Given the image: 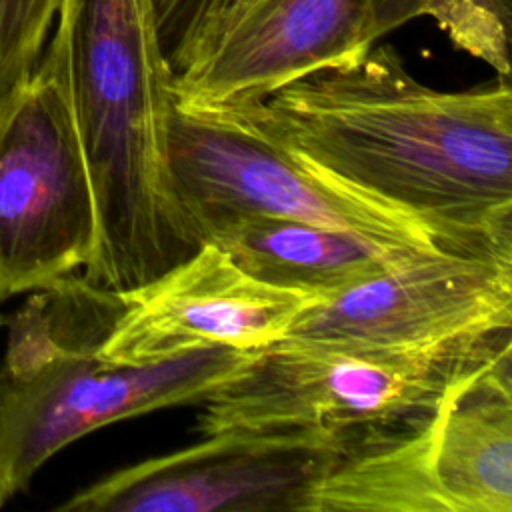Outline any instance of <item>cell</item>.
Here are the masks:
<instances>
[{"label":"cell","mask_w":512,"mask_h":512,"mask_svg":"<svg viewBox=\"0 0 512 512\" xmlns=\"http://www.w3.org/2000/svg\"><path fill=\"white\" fill-rule=\"evenodd\" d=\"M374 38L364 0H264L174 74L176 102L232 106L362 58Z\"/></svg>","instance_id":"30bf717a"},{"label":"cell","mask_w":512,"mask_h":512,"mask_svg":"<svg viewBox=\"0 0 512 512\" xmlns=\"http://www.w3.org/2000/svg\"><path fill=\"white\" fill-rule=\"evenodd\" d=\"M0 324H4V318H2V316H0Z\"/></svg>","instance_id":"2e32d148"},{"label":"cell","mask_w":512,"mask_h":512,"mask_svg":"<svg viewBox=\"0 0 512 512\" xmlns=\"http://www.w3.org/2000/svg\"><path fill=\"white\" fill-rule=\"evenodd\" d=\"M364 8L374 42L428 16L456 48L510 78L512 0H364Z\"/></svg>","instance_id":"4fadbf2b"},{"label":"cell","mask_w":512,"mask_h":512,"mask_svg":"<svg viewBox=\"0 0 512 512\" xmlns=\"http://www.w3.org/2000/svg\"><path fill=\"white\" fill-rule=\"evenodd\" d=\"M512 328V260L434 252L300 314L286 336L436 348Z\"/></svg>","instance_id":"9c48e42d"},{"label":"cell","mask_w":512,"mask_h":512,"mask_svg":"<svg viewBox=\"0 0 512 512\" xmlns=\"http://www.w3.org/2000/svg\"><path fill=\"white\" fill-rule=\"evenodd\" d=\"M168 156L176 198L198 238L218 218L272 216L410 252L444 250L410 216L308 164L228 108L176 102Z\"/></svg>","instance_id":"5b68a950"},{"label":"cell","mask_w":512,"mask_h":512,"mask_svg":"<svg viewBox=\"0 0 512 512\" xmlns=\"http://www.w3.org/2000/svg\"><path fill=\"white\" fill-rule=\"evenodd\" d=\"M346 436L222 430L84 486L62 512H310Z\"/></svg>","instance_id":"52a82bcc"},{"label":"cell","mask_w":512,"mask_h":512,"mask_svg":"<svg viewBox=\"0 0 512 512\" xmlns=\"http://www.w3.org/2000/svg\"><path fill=\"white\" fill-rule=\"evenodd\" d=\"M52 40L98 216L82 276L106 290H132L202 244L172 184L174 72L154 0H60Z\"/></svg>","instance_id":"7a4b0ae2"},{"label":"cell","mask_w":512,"mask_h":512,"mask_svg":"<svg viewBox=\"0 0 512 512\" xmlns=\"http://www.w3.org/2000/svg\"><path fill=\"white\" fill-rule=\"evenodd\" d=\"M200 238L228 252L240 268L266 284L322 298L434 254L400 250L354 232L272 216L218 218L200 230Z\"/></svg>","instance_id":"7c38bea8"},{"label":"cell","mask_w":512,"mask_h":512,"mask_svg":"<svg viewBox=\"0 0 512 512\" xmlns=\"http://www.w3.org/2000/svg\"><path fill=\"white\" fill-rule=\"evenodd\" d=\"M508 342L510 330L436 348L284 336L204 396L194 430H322L350 438L432 406Z\"/></svg>","instance_id":"277c9868"},{"label":"cell","mask_w":512,"mask_h":512,"mask_svg":"<svg viewBox=\"0 0 512 512\" xmlns=\"http://www.w3.org/2000/svg\"><path fill=\"white\" fill-rule=\"evenodd\" d=\"M512 342L442 396L434 474L448 512L512 510Z\"/></svg>","instance_id":"8fae6325"},{"label":"cell","mask_w":512,"mask_h":512,"mask_svg":"<svg viewBox=\"0 0 512 512\" xmlns=\"http://www.w3.org/2000/svg\"><path fill=\"white\" fill-rule=\"evenodd\" d=\"M222 108L410 216L440 248L512 260L510 78L436 90L392 46L374 44L354 62Z\"/></svg>","instance_id":"6da1fadb"},{"label":"cell","mask_w":512,"mask_h":512,"mask_svg":"<svg viewBox=\"0 0 512 512\" xmlns=\"http://www.w3.org/2000/svg\"><path fill=\"white\" fill-rule=\"evenodd\" d=\"M264 0H154L158 36L174 74L198 60Z\"/></svg>","instance_id":"5bb4252c"},{"label":"cell","mask_w":512,"mask_h":512,"mask_svg":"<svg viewBox=\"0 0 512 512\" xmlns=\"http://www.w3.org/2000/svg\"><path fill=\"white\" fill-rule=\"evenodd\" d=\"M60 0H0V100L40 60Z\"/></svg>","instance_id":"9a60e30c"},{"label":"cell","mask_w":512,"mask_h":512,"mask_svg":"<svg viewBox=\"0 0 512 512\" xmlns=\"http://www.w3.org/2000/svg\"><path fill=\"white\" fill-rule=\"evenodd\" d=\"M96 240L90 174L50 38L0 100V304L84 270Z\"/></svg>","instance_id":"8992f818"},{"label":"cell","mask_w":512,"mask_h":512,"mask_svg":"<svg viewBox=\"0 0 512 512\" xmlns=\"http://www.w3.org/2000/svg\"><path fill=\"white\" fill-rule=\"evenodd\" d=\"M118 296L120 312L98 350L106 360L132 366L208 348H266L326 300L250 276L212 242Z\"/></svg>","instance_id":"ba28073f"},{"label":"cell","mask_w":512,"mask_h":512,"mask_svg":"<svg viewBox=\"0 0 512 512\" xmlns=\"http://www.w3.org/2000/svg\"><path fill=\"white\" fill-rule=\"evenodd\" d=\"M120 296L68 274L34 290L4 324L0 506L74 440L154 410L202 402L258 352L208 348L152 364L106 360L98 346Z\"/></svg>","instance_id":"3957f363"}]
</instances>
